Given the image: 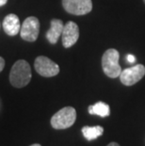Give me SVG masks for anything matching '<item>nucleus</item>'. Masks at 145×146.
Segmentation results:
<instances>
[{"label": "nucleus", "instance_id": "0eeeda50", "mask_svg": "<svg viewBox=\"0 0 145 146\" xmlns=\"http://www.w3.org/2000/svg\"><path fill=\"white\" fill-rule=\"evenodd\" d=\"M145 76V67L142 64L135 65L133 67L122 70L120 74L121 82L125 86H133Z\"/></svg>", "mask_w": 145, "mask_h": 146}, {"label": "nucleus", "instance_id": "423d86ee", "mask_svg": "<svg viewBox=\"0 0 145 146\" xmlns=\"http://www.w3.org/2000/svg\"><path fill=\"white\" fill-rule=\"evenodd\" d=\"M62 6L68 13L85 15L92 10L91 0H62Z\"/></svg>", "mask_w": 145, "mask_h": 146}, {"label": "nucleus", "instance_id": "9d476101", "mask_svg": "<svg viewBox=\"0 0 145 146\" xmlns=\"http://www.w3.org/2000/svg\"><path fill=\"white\" fill-rule=\"evenodd\" d=\"M64 24L60 19H53L51 21V26L46 32V39L51 44H56L63 31Z\"/></svg>", "mask_w": 145, "mask_h": 146}, {"label": "nucleus", "instance_id": "6e6552de", "mask_svg": "<svg viewBox=\"0 0 145 146\" xmlns=\"http://www.w3.org/2000/svg\"><path fill=\"white\" fill-rule=\"evenodd\" d=\"M62 44L65 48L72 47L79 38V27L75 22L69 21L64 25L63 31L61 34Z\"/></svg>", "mask_w": 145, "mask_h": 146}, {"label": "nucleus", "instance_id": "2eb2a0df", "mask_svg": "<svg viewBox=\"0 0 145 146\" xmlns=\"http://www.w3.org/2000/svg\"><path fill=\"white\" fill-rule=\"evenodd\" d=\"M8 0H0V7H2V6H4L7 4Z\"/></svg>", "mask_w": 145, "mask_h": 146}, {"label": "nucleus", "instance_id": "f257e3e1", "mask_svg": "<svg viewBox=\"0 0 145 146\" xmlns=\"http://www.w3.org/2000/svg\"><path fill=\"white\" fill-rule=\"evenodd\" d=\"M30 65L24 60H19L13 64L10 73V82L15 88H24L31 80Z\"/></svg>", "mask_w": 145, "mask_h": 146}, {"label": "nucleus", "instance_id": "f03ea898", "mask_svg": "<svg viewBox=\"0 0 145 146\" xmlns=\"http://www.w3.org/2000/svg\"><path fill=\"white\" fill-rule=\"evenodd\" d=\"M120 54L116 49H107L102 57V68L105 74L110 78L120 76L122 68L119 64Z\"/></svg>", "mask_w": 145, "mask_h": 146}, {"label": "nucleus", "instance_id": "20e7f679", "mask_svg": "<svg viewBox=\"0 0 145 146\" xmlns=\"http://www.w3.org/2000/svg\"><path fill=\"white\" fill-rule=\"evenodd\" d=\"M34 67L40 76L44 77L55 76L60 73L58 65L44 56H40L36 58L34 62Z\"/></svg>", "mask_w": 145, "mask_h": 146}, {"label": "nucleus", "instance_id": "f3484780", "mask_svg": "<svg viewBox=\"0 0 145 146\" xmlns=\"http://www.w3.org/2000/svg\"><path fill=\"white\" fill-rule=\"evenodd\" d=\"M30 146H42V145L39 144V143H35V144H32V145H30Z\"/></svg>", "mask_w": 145, "mask_h": 146}, {"label": "nucleus", "instance_id": "9b49d317", "mask_svg": "<svg viewBox=\"0 0 145 146\" xmlns=\"http://www.w3.org/2000/svg\"><path fill=\"white\" fill-rule=\"evenodd\" d=\"M88 110L89 114L98 115L100 117H107L110 114L109 106L104 102H98L93 106H89Z\"/></svg>", "mask_w": 145, "mask_h": 146}, {"label": "nucleus", "instance_id": "f8f14e48", "mask_svg": "<svg viewBox=\"0 0 145 146\" xmlns=\"http://www.w3.org/2000/svg\"><path fill=\"white\" fill-rule=\"evenodd\" d=\"M82 133L87 141H91L99 138L104 134V128L100 125L96 126H84L82 128Z\"/></svg>", "mask_w": 145, "mask_h": 146}, {"label": "nucleus", "instance_id": "4468645a", "mask_svg": "<svg viewBox=\"0 0 145 146\" xmlns=\"http://www.w3.org/2000/svg\"><path fill=\"white\" fill-rule=\"evenodd\" d=\"M135 57L133 55H128L127 56V60H128V62H130V63H133V62H135Z\"/></svg>", "mask_w": 145, "mask_h": 146}, {"label": "nucleus", "instance_id": "dca6fc26", "mask_svg": "<svg viewBox=\"0 0 145 146\" xmlns=\"http://www.w3.org/2000/svg\"><path fill=\"white\" fill-rule=\"evenodd\" d=\"M107 146H120L117 142H110L109 144H107Z\"/></svg>", "mask_w": 145, "mask_h": 146}, {"label": "nucleus", "instance_id": "39448f33", "mask_svg": "<svg viewBox=\"0 0 145 146\" xmlns=\"http://www.w3.org/2000/svg\"><path fill=\"white\" fill-rule=\"evenodd\" d=\"M40 32V21L37 17L30 16L24 21L21 26L20 35L21 38L26 42H35Z\"/></svg>", "mask_w": 145, "mask_h": 146}, {"label": "nucleus", "instance_id": "ddd939ff", "mask_svg": "<svg viewBox=\"0 0 145 146\" xmlns=\"http://www.w3.org/2000/svg\"><path fill=\"white\" fill-rule=\"evenodd\" d=\"M4 67H5V60L2 57H0V73L2 72Z\"/></svg>", "mask_w": 145, "mask_h": 146}, {"label": "nucleus", "instance_id": "a211bd4d", "mask_svg": "<svg viewBox=\"0 0 145 146\" xmlns=\"http://www.w3.org/2000/svg\"><path fill=\"white\" fill-rule=\"evenodd\" d=\"M143 1H144V3H145V0H143Z\"/></svg>", "mask_w": 145, "mask_h": 146}, {"label": "nucleus", "instance_id": "1a4fd4ad", "mask_svg": "<svg viewBox=\"0 0 145 146\" xmlns=\"http://www.w3.org/2000/svg\"><path fill=\"white\" fill-rule=\"evenodd\" d=\"M2 27L6 34L9 36H16L18 33L20 32L21 29V24L19 17L16 14L11 13L8 14L7 16L4 18V21L2 23Z\"/></svg>", "mask_w": 145, "mask_h": 146}, {"label": "nucleus", "instance_id": "7ed1b4c3", "mask_svg": "<svg viewBox=\"0 0 145 146\" xmlns=\"http://www.w3.org/2000/svg\"><path fill=\"white\" fill-rule=\"evenodd\" d=\"M76 120V111L73 107H65L51 118V125L55 129H66L72 126Z\"/></svg>", "mask_w": 145, "mask_h": 146}]
</instances>
